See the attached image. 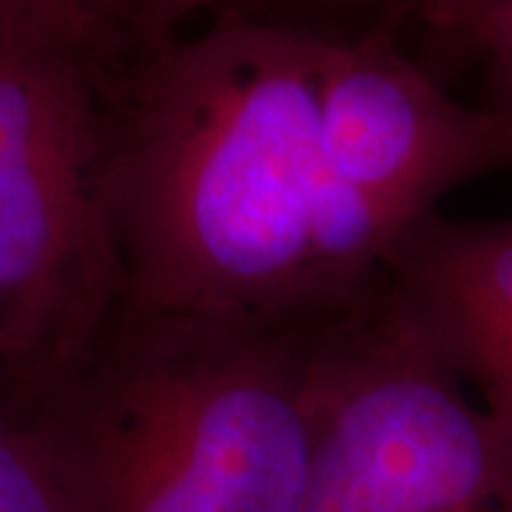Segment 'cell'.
<instances>
[{"mask_svg":"<svg viewBox=\"0 0 512 512\" xmlns=\"http://www.w3.org/2000/svg\"><path fill=\"white\" fill-rule=\"evenodd\" d=\"M319 43L225 9L146 46L106 117L120 313L319 328L382 288L404 231L322 151Z\"/></svg>","mask_w":512,"mask_h":512,"instance_id":"obj_1","label":"cell"},{"mask_svg":"<svg viewBox=\"0 0 512 512\" xmlns=\"http://www.w3.org/2000/svg\"><path fill=\"white\" fill-rule=\"evenodd\" d=\"M348 319L268 328L117 313L46 430L94 512H302Z\"/></svg>","mask_w":512,"mask_h":512,"instance_id":"obj_2","label":"cell"},{"mask_svg":"<svg viewBox=\"0 0 512 512\" xmlns=\"http://www.w3.org/2000/svg\"><path fill=\"white\" fill-rule=\"evenodd\" d=\"M86 55L0 35V365L63 390L123 305Z\"/></svg>","mask_w":512,"mask_h":512,"instance_id":"obj_3","label":"cell"},{"mask_svg":"<svg viewBox=\"0 0 512 512\" xmlns=\"http://www.w3.org/2000/svg\"><path fill=\"white\" fill-rule=\"evenodd\" d=\"M302 512H512V439L382 288L336 333Z\"/></svg>","mask_w":512,"mask_h":512,"instance_id":"obj_4","label":"cell"},{"mask_svg":"<svg viewBox=\"0 0 512 512\" xmlns=\"http://www.w3.org/2000/svg\"><path fill=\"white\" fill-rule=\"evenodd\" d=\"M316 109L333 174L402 231L461 185L512 174V114L456 100L387 35L322 37Z\"/></svg>","mask_w":512,"mask_h":512,"instance_id":"obj_5","label":"cell"},{"mask_svg":"<svg viewBox=\"0 0 512 512\" xmlns=\"http://www.w3.org/2000/svg\"><path fill=\"white\" fill-rule=\"evenodd\" d=\"M384 285L512 439V217H421L384 259Z\"/></svg>","mask_w":512,"mask_h":512,"instance_id":"obj_6","label":"cell"},{"mask_svg":"<svg viewBox=\"0 0 512 512\" xmlns=\"http://www.w3.org/2000/svg\"><path fill=\"white\" fill-rule=\"evenodd\" d=\"M0 512H94L74 464L46 427L0 419Z\"/></svg>","mask_w":512,"mask_h":512,"instance_id":"obj_7","label":"cell"},{"mask_svg":"<svg viewBox=\"0 0 512 512\" xmlns=\"http://www.w3.org/2000/svg\"><path fill=\"white\" fill-rule=\"evenodd\" d=\"M100 29L94 0H0V35L86 55Z\"/></svg>","mask_w":512,"mask_h":512,"instance_id":"obj_8","label":"cell"},{"mask_svg":"<svg viewBox=\"0 0 512 512\" xmlns=\"http://www.w3.org/2000/svg\"><path fill=\"white\" fill-rule=\"evenodd\" d=\"M461 40L484 69V106L512 114V0H498L467 26Z\"/></svg>","mask_w":512,"mask_h":512,"instance_id":"obj_9","label":"cell"},{"mask_svg":"<svg viewBox=\"0 0 512 512\" xmlns=\"http://www.w3.org/2000/svg\"><path fill=\"white\" fill-rule=\"evenodd\" d=\"M220 3H231V0H94L100 23L103 18H114L131 35L140 37L143 46L174 37L177 23Z\"/></svg>","mask_w":512,"mask_h":512,"instance_id":"obj_10","label":"cell"},{"mask_svg":"<svg viewBox=\"0 0 512 512\" xmlns=\"http://www.w3.org/2000/svg\"><path fill=\"white\" fill-rule=\"evenodd\" d=\"M404 9H410L430 29L441 35L461 37L467 26L478 20L498 0H399Z\"/></svg>","mask_w":512,"mask_h":512,"instance_id":"obj_11","label":"cell"}]
</instances>
